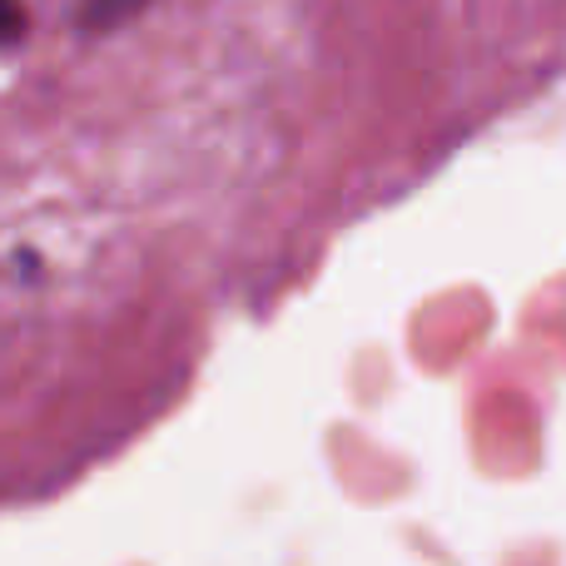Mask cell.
I'll list each match as a JSON object with an SVG mask.
<instances>
[{
  "instance_id": "1",
  "label": "cell",
  "mask_w": 566,
  "mask_h": 566,
  "mask_svg": "<svg viewBox=\"0 0 566 566\" xmlns=\"http://www.w3.org/2000/svg\"><path fill=\"white\" fill-rule=\"evenodd\" d=\"M149 6L155 0H75V25L85 35H109V30L129 25L135 15H145Z\"/></svg>"
},
{
  "instance_id": "2",
  "label": "cell",
  "mask_w": 566,
  "mask_h": 566,
  "mask_svg": "<svg viewBox=\"0 0 566 566\" xmlns=\"http://www.w3.org/2000/svg\"><path fill=\"white\" fill-rule=\"evenodd\" d=\"M30 35V10L25 0H0V50H20Z\"/></svg>"
}]
</instances>
